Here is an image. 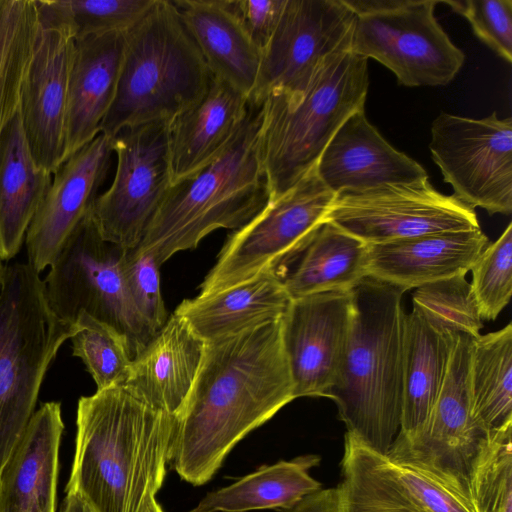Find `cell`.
Instances as JSON below:
<instances>
[{"label":"cell","mask_w":512,"mask_h":512,"mask_svg":"<svg viewBox=\"0 0 512 512\" xmlns=\"http://www.w3.org/2000/svg\"><path fill=\"white\" fill-rule=\"evenodd\" d=\"M294 399L282 319L206 342L169 462L184 481L207 483L240 440Z\"/></svg>","instance_id":"obj_1"},{"label":"cell","mask_w":512,"mask_h":512,"mask_svg":"<svg viewBox=\"0 0 512 512\" xmlns=\"http://www.w3.org/2000/svg\"><path fill=\"white\" fill-rule=\"evenodd\" d=\"M177 423L125 385L81 397L65 492L93 512H141L163 484Z\"/></svg>","instance_id":"obj_2"},{"label":"cell","mask_w":512,"mask_h":512,"mask_svg":"<svg viewBox=\"0 0 512 512\" xmlns=\"http://www.w3.org/2000/svg\"><path fill=\"white\" fill-rule=\"evenodd\" d=\"M401 289L365 277L352 295V320L332 399L347 432L386 455L401 427L403 334Z\"/></svg>","instance_id":"obj_3"},{"label":"cell","mask_w":512,"mask_h":512,"mask_svg":"<svg viewBox=\"0 0 512 512\" xmlns=\"http://www.w3.org/2000/svg\"><path fill=\"white\" fill-rule=\"evenodd\" d=\"M262 120V102L249 100L245 120L224 153L171 185L134 250L151 255L160 267L217 229H240L266 206L270 193L261 156Z\"/></svg>","instance_id":"obj_4"},{"label":"cell","mask_w":512,"mask_h":512,"mask_svg":"<svg viewBox=\"0 0 512 512\" xmlns=\"http://www.w3.org/2000/svg\"><path fill=\"white\" fill-rule=\"evenodd\" d=\"M212 73L170 0H155L125 32L118 86L100 133L169 123L206 92Z\"/></svg>","instance_id":"obj_5"},{"label":"cell","mask_w":512,"mask_h":512,"mask_svg":"<svg viewBox=\"0 0 512 512\" xmlns=\"http://www.w3.org/2000/svg\"><path fill=\"white\" fill-rule=\"evenodd\" d=\"M368 86L367 59L345 51L326 58L302 90L262 101L261 156L270 199L315 168L342 124L364 110Z\"/></svg>","instance_id":"obj_6"},{"label":"cell","mask_w":512,"mask_h":512,"mask_svg":"<svg viewBox=\"0 0 512 512\" xmlns=\"http://www.w3.org/2000/svg\"><path fill=\"white\" fill-rule=\"evenodd\" d=\"M76 330L51 309L28 262L5 265L0 288V473L34 414L44 376Z\"/></svg>","instance_id":"obj_7"},{"label":"cell","mask_w":512,"mask_h":512,"mask_svg":"<svg viewBox=\"0 0 512 512\" xmlns=\"http://www.w3.org/2000/svg\"><path fill=\"white\" fill-rule=\"evenodd\" d=\"M125 250L105 241L90 214L71 233L43 280L48 303L74 324L85 313L120 332L133 359L155 336L136 309L124 275Z\"/></svg>","instance_id":"obj_8"},{"label":"cell","mask_w":512,"mask_h":512,"mask_svg":"<svg viewBox=\"0 0 512 512\" xmlns=\"http://www.w3.org/2000/svg\"><path fill=\"white\" fill-rule=\"evenodd\" d=\"M355 14L350 51L372 58L407 87L444 86L465 55L435 18L437 0H344Z\"/></svg>","instance_id":"obj_9"},{"label":"cell","mask_w":512,"mask_h":512,"mask_svg":"<svg viewBox=\"0 0 512 512\" xmlns=\"http://www.w3.org/2000/svg\"><path fill=\"white\" fill-rule=\"evenodd\" d=\"M335 197L314 168L284 194L269 199L252 220L227 239L199 286V295L221 291L268 270L281 275V267L302 254L325 222Z\"/></svg>","instance_id":"obj_10"},{"label":"cell","mask_w":512,"mask_h":512,"mask_svg":"<svg viewBox=\"0 0 512 512\" xmlns=\"http://www.w3.org/2000/svg\"><path fill=\"white\" fill-rule=\"evenodd\" d=\"M167 122L120 131L112 139L117 166L110 187L94 200L90 214L107 242L136 249L172 185Z\"/></svg>","instance_id":"obj_11"},{"label":"cell","mask_w":512,"mask_h":512,"mask_svg":"<svg viewBox=\"0 0 512 512\" xmlns=\"http://www.w3.org/2000/svg\"><path fill=\"white\" fill-rule=\"evenodd\" d=\"M433 161L454 196L490 215L512 212V118L440 113L431 126Z\"/></svg>","instance_id":"obj_12"},{"label":"cell","mask_w":512,"mask_h":512,"mask_svg":"<svg viewBox=\"0 0 512 512\" xmlns=\"http://www.w3.org/2000/svg\"><path fill=\"white\" fill-rule=\"evenodd\" d=\"M325 221L367 245L480 228L472 207L438 192L428 178L340 193Z\"/></svg>","instance_id":"obj_13"},{"label":"cell","mask_w":512,"mask_h":512,"mask_svg":"<svg viewBox=\"0 0 512 512\" xmlns=\"http://www.w3.org/2000/svg\"><path fill=\"white\" fill-rule=\"evenodd\" d=\"M473 339L458 335L444 381L424 426L409 435L399 432L386 454L422 464L469 493L471 472L489 437L472 411L470 360Z\"/></svg>","instance_id":"obj_14"},{"label":"cell","mask_w":512,"mask_h":512,"mask_svg":"<svg viewBox=\"0 0 512 512\" xmlns=\"http://www.w3.org/2000/svg\"><path fill=\"white\" fill-rule=\"evenodd\" d=\"M354 22L344 0H286L249 100L302 90L326 58L350 51Z\"/></svg>","instance_id":"obj_15"},{"label":"cell","mask_w":512,"mask_h":512,"mask_svg":"<svg viewBox=\"0 0 512 512\" xmlns=\"http://www.w3.org/2000/svg\"><path fill=\"white\" fill-rule=\"evenodd\" d=\"M38 31L23 81L20 114L36 164L54 174L66 159V115L75 37L48 1L35 0Z\"/></svg>","instance_id":"obj_16"},{"label":"cell","mask_w":512,"mask_h":512,"mask_svg":"<svg viewBox=\"0 0 512 512\" xmlns=\"http://www.w3.org/2000/svg\"><path fill=\"white\" fill-rule=\"evenodd\" d=\"M352 295L323 292L296 299L282 318V341L294 397H325L335 384L345 355Z\"/></svg>","instance_id":"obj_17"},{"label":"cell","mask_w":512,"mask_h":512,"mask_svg":"<svg viewBox=\"0 0 512 512\" xmlns=\"http://www.w3.org/2000/svg\"><path fill=\"white\" fill-rule=\"evenodd\" d=\"M112 153V139L100 133L69 156L54 173L25 236L27 262L37 272L50 266L90 211L106 179Z\"/></svg>","instance_id":"obj_18"},{"label":"cell","mask_w":512,"mask_h":512,"mask_svg":"<svg viewBox=\"0 0 512 512\" xmlns=\"http://www.w3.org/2000/svg\"><path fill=\"white\" fill-rule=\"evenodd\" d=\"M315 170L335 195L428 178L417 161L383 138L364 110L355 112L337 130Z\"/></svg>","instance_id":"obj_19"},{"label":"cell","mask_w":512,"mask_h":512,"mask_svg":"<svg viewBox=\"0 0 512 512\" xmlns=\"http://www.w3.org/2000/svg\"><path fill=\"white\" fill-rule=\"evenodd\" d=\"M206 349L187 320L173 312L133 359L124 384L154 409L179 419L184 412Z\"/></svg>","instance_id":"obj_20"},{"label":"cell","mask_w":512,"mask_h":512,"mask_svg":"<svg viewBox=\"0 0 512 512\" xmlns=\"http://www.w3.org/2000/svg\"><path fill=\"white\" fill-rule=\"evenodd\" d=\"M489 245L481 228L421 235L367 245V277L402 291L471 270Z\"/></svg>","instance_id":"obj_21"},{"label":"cell","mask_w":512,"mask_h":512,"mask_svg":"<svg viewBox=\"0 0 512 512\" xmlns=\"http://www.w3.org/2000/svg\"><path fill=\"white\" fill-rule=\"evenodd\" d=\"M249 98L212 75L203 96L168 124L172 185L224 153L245 120Z\"/></svg>","instance_id":"obj_22"},{"label":"cell","mask_w":512,"mask_h":512,"mask_svg":"<svg viewBox=\"0 0 512 512\" xmlns=\"http://www.w3.org/2000/svg\"><path fill=\"white\" fill-rule=\"evenodd\" d=\"M61 404L44 403L31 417L0 473V512H55Z\"/></svg>","instance_id":"obj_23"},{"label":"cell","mask_w":512,"mask_h":512,"mask_svg":"<svg viewBox=\"0 0 512 512\" xmlns=\"http://www.w3.org/2000/svg\"><path fill=\"white\" fill-rule=\"evenodd\" d=\"M124 48L125 32L75 39L68 86L66 159L100 134L116 94Z\"/></svg>","instance_id":"obj_24"},{"label":"cell","mask_w":512,"mask_h":512,"mask_svg":"<svg viewBox=\"0 0 512 512\" xmlns=\"http://www.w3.org/2000/svg\"><path fill=\"white\" fill-rule=\"evenodd\" d=\"M212 75L250 98L262 51L231 0H172Z\"/></svg>","instance_id":"obj_25"},{"label":"cell","mask_w":512,"mask_h":512,"mask_svg":"<svg viewBox=\"0 0 512 512\" xmlns=\"http://www.w3.org/2000/svg\"><path fill=\"white\" fill-rule=\"evenodd\" d=\"M291 300L283 277L268 270L221 291L185 299L174 312L208 342L282 319Z\"/></svg>","instance_id":"obj_26"},{"label":"cell","mask_w":512,"mask_h":512,"mask_svg":"<svg viewBox=\"0 0 512 512\" xmlns=\"http://www.w3.org/2000/svg\"><path fill=\"white\" fill-rule=\"evenodd\" d=\"M52 182L30 150L20 108L0 136V259L11 260Z\"/></svg>","instance_id":"obj_27"},{"label":"cell","mask_w":512,"mask_h":512,"mask_svg":"<svg viewBox=\"0 0 512 512\" xmlns=\"http://www.w3.org/2000/svg\"><path fill=\"white\" fill-rule=\"evenodd\" d=\"M457 337L438 332L414 311L405 315L399 432L409 435L424 426L444 381Z\"/></svg>","instance_id":"obj_28"},{"label":"cell","mask_w":512,"mask_h":512,"mask_svg":"<svg viewBox=\"0 0 512 512\" xmlns=\"http://www.w3.org/2000/svg\"><path fill=\"white\" fill-rule=\"evenodd\" d=\"M319 462L317 455H303L263 466L229 486L208 493L191 512L289 510L322 489L321 483L309 474Z\"/></svg>","instance_id":"obj_29"},{"label":"cell","mask_w":512,"mask_h":512,"mask_svg":"<svg viewBox=\"0 0 512 512\" xmlns=\"http://www.w3.org/2000/svg\"><path fill=\"white\" fill-rule=\"evenodd\" d=\"M367 244L324 222L302 252L284 286L291 299L323 292H348L367 277Z\"/></svg>","instance_id":"obj_30"},{"label":"cell","mask_w":512,"mask_h":512,"mask_svg":"<svg viewBox=\"0 0 512 512\" xmlns=\"http://www.w3.org/2000/svg\"><path fill=\"white\" fill-rule=\"evenodd\" d=\"M338 512H427L396 479L386 457L346 432Z\"/></svg>","instance_id":"obj_31"},{"label":"cell","mask_w":512,"mask_h":512,"mask_svg":"<svg viewBox=\"0 0 512 512\" xmlns=\"http://www.w3.org/2000/svg\"><path fill=\"white\" fill-rule=\"evenodd\" d=\"M472 411L490 434L512 425V325L473 339Z\"/></svg>","instance_id":"obj_32"},{"label":"cell","mask_w":512,"mask_h":512,"mask_svg":"<svg viewBox=\"0 0 512 512\" xmlns=\"http://www.w3.org/2000/svg\"><path fill=\"white\" fill-rule=\"evenodd\" d=\"M37 31L35 0H0V136L20 108Z\"/></svg>","instance_id":"obj_33"},{"label":"cell","mask_w":512,"mask_h":512,"mask_svg":"<svg viewBox=\"0 0 512 512\" xmlns=\"http://www.w3.org/2000/svg\"><path fill=\"white\" fill-rule=\"evenodd\" d=\"M412 304V311L438 332L453 337L464 334L476 338L483 328L477 300L464 275L416 288Z\"/></svg>","instance_id":"obj_34"},{"label":"cell","mask_w":512,"mask_h":512,"mask_svg":"<svg viewBox=\"0 0 512 512\" xmlns=\"http://www.w3.org/2000/svg\"><path fill=\"white\" fill-rule=\"evenodd\" d=\"M70 338L73 356L82 360L97 390L124 385L133 357L127 339L112 326L85 313Z\"/></svg>","instance_id":"obj_35"},{"label":"cell","mask_w":512,"mask_h":512,"mask_svg":"<svg viewBox=\"0 0 512 512\" xmlns=\"http://www.w3.org/2000/svg\"><path fill=\"white\" fill-rule=\"evenodd\" d=\"M469 486L476 512H512V426L489 434Z\"/></svg>","instance_id":"obj_36"},{"label":"cell","mask_w":512,"mask_h":512,"mask_svg":"<svg viewBox=\"0 0 512 512\" xmlns=\"http://www.w3.org/2000/svg\"><path fill=\"white\" fill-rule=\"evenodd\" d=\"M48 3L77 39L127 32L149 11L155 0H48Z\"/></svg>","instance_id":"obj_37"},{"label":"cell","mask_w":512,"mask_h":512,"mask_svg":"<svg viewBox=\"0 0 512 512\" xmlns=\"http://www.w3.org/2000/svg\"><path fill=\"white\" fill-rule=\"evenodd\" d=\"M471 287L481 318L495 320L512 294V223L489 244L473 267Z\"/></svg>","instance_id":"obj_38"},{"label":"cell","mask_w":512,"mask_h":512,"mask_svg":"<svg viewBox=\"0 0 512 512\" xmlns=\"http://www.w3.org/2000/svg\"><path fill=\"white\" fill-rule=\"evenodd\" d=\"M385 457L396 479L427 512H476L471 495L445 476L413 460Z\"/></svg>","instance_id":"obj_39"},{"label":"cell","mask_w":512,"mask_h":512,"mask_svg":"<svg viewBox=\"0 0 512 512\" xmlns=\"http://www.w3.org/2000/svg\"><path fill=\"white\" fill-rule=\"evenodd\" d=\"M443 3L465 17L475 35L504 60L511 63V0H448Z\"/></svg>","instance_id":"obj_40"},{"label":"cell","mask_w":512,"mask_h":512,"mask_svg":"<svg viewBox=\"0 0 512 512\" xmlns=\"http://www.w3.org/2000/svg\"><path fill=\"white\" fill-rule=\"evenodd\" d=\"M159 266L146 253L129 250L124 262V275L134 305L156 334L166 323L168 314L160 289Z\"/></svg>","instance_id":"obj_41"},{"label":"cell","mask_w":512,"mask_h":512,"mask_svg":"<svg viewBox=\"0 0 512 512\" xmlns=\"http://www.w3.org/2000/svg\"><path fill=\"white\" fill-rule=\"evenodd\" d=\"M286 0H233L232 5L244 28L261 51L273 35Z\"/></svg>","instance_id":"obj_42"},{"label":"cell","mask_w":512,"mask_h":512,"mask_svg":"<svg viewBox=\"0 0 512 512\" xmlns=\"http://www.w3.org/2000/svg\"><path fill=\"white\" fill-rule=\"evenodd\" d=\"M285 512H338L336 488L320 489Z\"/></svg>","instance_id":"obj_43"},{"label":"cell","mask_w":512,"mask_h":512,"mask_svg":"<svg viewBox=\"0 0 512 512\" xmlns=\"http://www.w3.org/2000/svg\"><path fill=\"white\" fill-rule=\"evenodd\" d=\"M60 512H93L88 504L76 493H66Z\"/></svg>","instance_id":"obj_44"},{"label":"cell","mask_w":512,"mask_h":512,"mask_svg":"<svg viewBox=\"0 0 512 512\" xmlns=\"http://www.w3.org/2000/svg\"><path fill=\"white\" fill-rule=\"evenodd\" d=\"M141 512H163L162 508L156 501V498L150 499Z\"/></svg>","instance_id":"obj_45"},{"label":"cell","mask_w":512,"mask_h":512,"mask_svg":"<svg viewBox=\"0 0 512 512\" xmlns=\"http://www.w3.org/2000/svg\"><path fill=\"white\" fill-rule=\"evenodd\" d=\"M3 269H4V266L2 265V261L0 259V288H1V284H2V278H3Z\"/></svg>","instance_id":"obj_46"}]
</instances>
